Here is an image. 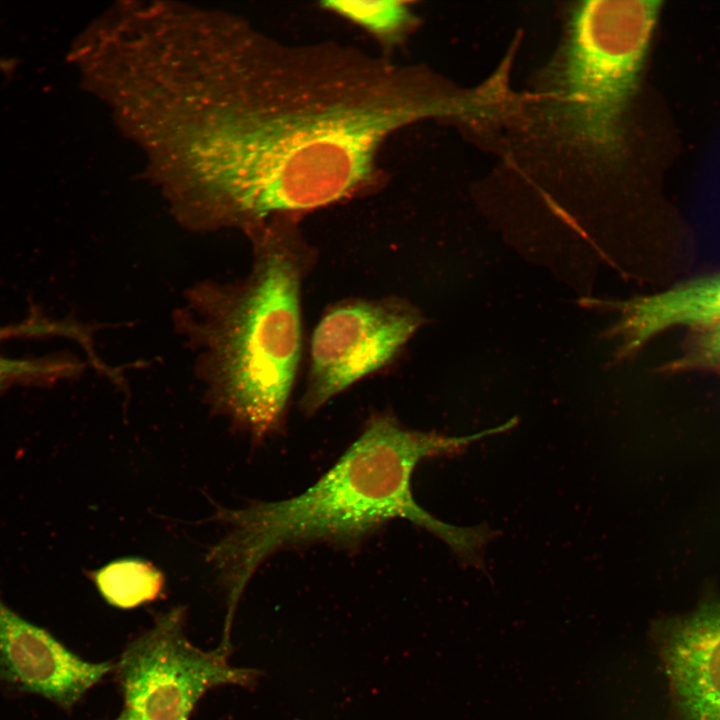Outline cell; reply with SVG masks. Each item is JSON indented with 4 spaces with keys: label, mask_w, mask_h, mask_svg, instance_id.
<instances>
[{
    "label": "cell",
    "mask_w": 720,
    "mask_h": 720,
    "mask_svg": "<svg viewBox=\"0 0 720 720\" xmlns=\"http://www.w3.org/2000/svg\"><path fill=\"white\" fill-rule=\"evenodd\" d=\"M61 336L78 341L82 347L90 342L89 329L71 320H53L33 311L22 322L0 326V342L18 337ZM79 370L74 360L59 356L10 358L0 354V390L12 385L50 384Z\"/></svg>",
    "instance_id": "cell-10"
},
{
    "label": "cell",
    "mask_w": 720,
    "mask_h": 720,
    "mask_svg": "<svg viewBox=\"0 0 720 720\" xmlns=\"http://www.w3.org/2000/svg\"><path fill=\"white\" fill-rule=\"evenodd\" d=\"M659 2H579L572 11L561 70L560 115L593 154L613 158Z\"/></svg>",
    "instance_id": "cell-4"
},
{
    "label": "cell",
    "mask_w": 720,
    "mask_h": 720,
    "mask_svg": "<svg viewBox=\"0 0 720 720\" xmlns=\"http://www.w3.org/2000/svg\"><path fill=\"white\" fill-rule=\"evenodd\" d=\"M252 238L248 275L193 290L185 321L202 349L212 410L256 444L285 424L302 352L301 286L314 256L291 220Z\"/></svg>",
    "instance_id": "cell-3"
},
{
    "label": "cell",
    "mask_w": 720,
    "mask_h": 720,
    "mask_svg": "<svg viewBox=\"0 0 720 720\" xmlns=\"http://www.w3.org/2000/svg\"><path fill=\"white\" fill-rule=\"evenodd\" d=\"M184 607L160 614L152 628L132 641L115 666L126 709L142 720H188L210 688L253 686L254 669L231 666L227 651H203L185 635Z\"/></svg>",
    "instance_id": "cell-5"
},
{
    "label": "cell",
    "mask_w": 720,
    "mask_h": 720,
    "mask_svg": "<svg viewBox=\"0 0 720 720\" xmlns=\"http://www.w3.org/2000/svg\"><path fill=\"white\" fill-rule=\"evenodd\" d=\"M115 720H142L140 717L135 715L134 713L130 712L129 710H125L118 718Z\"/></svg>",
    "instance_id": "cell-14"
},
{
    "label": "cell",
    "mask_w": 720,
    "mask_h": 720,
    "mask_svg": "<svg viewBox=\"0 0 720 720\" xmlns=\"http://www.w3.org/2000/svg\"><path fill=\"white\" fill-rule=\"evenodd\" d=\"M484 95L486 96V98H487V101H488V96H487L486 94H484ZM488 106H490V104H489V103H488ZM488 109H489V108H488ZM489 114H491V110H490V109H489V113H488V115H489Z\"/></svg>",
    "instance_id": "cell-16"
},
{
    "label": "cell",
    "mask_w": 720,
    "mask_h": 720,
    "mask_svg": "<svg viewBox=\"0 0 720 720\" xmlns=\"http://www.w3.org/2000/svg\"><path fill=\"white\" fill-rule=\"evenodd\" d=\"M504 432L499 425L465 436L404 427L396 417H371L337 462L303 493L240 509L218 507L214 519L227 532L208 552L227 591L233 617L243 590L260 564L291 546L326 542L352 547L393 519H405L440 540L466 565L485 573L484 549L497 535L486 523L455 526L422 508L412 475L422 461L455 455L470 444Z\"/></svg>",
    "instance_id": "cell-2"
},
{
    "label": "cell",
    "mask_w": 720,
    "mask_h": 720,
    "mask_svg": "<svg viewBox=\"0 0 720 720\" xmlns=\"http://www.w3.org/2000/svg\"><path fill=\"white\" fill-rule=\"evenodd\" d=\"M653 634L679 720H720V598L660 620Z\"/></svg>",
    "instance_id": "cell-7"
},
{
    "label": "cell",
    "mask_w": 720,
    "mask_h": 720,
    "mask_svg": "<svg viewBox=\"0 0 720 720\" xmlns=\"http://www.w3.org/2000/svg\"><path fill=\"white\" fill-rule=\"evenodd\" d=\"M115 665L85 661L0 598V681L70 709Z\"/></svg>",
    "instance_id": "cell-8"
},
{
    "label": "cell",
    "mask_w": 720,
    "mask_h": 720,
    "mask_svg": "<svg viewBox=\"0 0 720 720\" xmlns=\"http://www.w3.org/2000/svg\"><path fill=\"white\" fill-rule=\"evenodd\" d=\"M100 595L110 605L132 609L160 597L165 578L150 561L127 557L87 573Z\"/></svg>",
    "instance_id": "cell-11"
},
{
    "label": "cell",
    "mask_w": 720,
    "mask_h": 720,
    "mask_svg": "<svg viewBox=\"0 0 720 720\" xmlns=\"http://www.w3.org/2000/svg\"><path fill=\"white\" fill-rule=\"evenodd\" d=\"M14 67V62L11 60L0 59V70L4 72H10Z\"/></svg>",
    "instance_id": "cell-15"
},
{
    "label": "cell",
    "mask_w": 720,
    "mask_h": 720,
    "mask_svg": "<svg viewBox=\"0 0 720 720\" xmlns=\"http://www.w3.org/2000/svg\"><path fill=\"white\" fill-rule=\"evenodd\" d=\"M296 48L280 54L255 100L233 109L224 147L249 227L337 202L375 176L376 155L418 112L379 62Z\"/></svg>",
    "instance_id": "cell-1"
},
{
    "label": "cell",
    "mask_w": 720,
    "mask_h": 720,
    "mask_svg": "<svg viewBox=\"0 0 720 720\" xmlns=\"http://www.w3.org/2000/svg\"><path fill=\"white\" fill-rule=\"evenodd\" d=\"M322 7L358 24L377 38L393 41L408 30L413 21L409 3L399 0L324 1Z\"/></svg>",
    "instance_id": "cell-12"
},
{
    "label": "cell",
    "mask_w": 720,
    "mask_h": 720,
    "mask_svg": "<svg viewBox=\"0 0 720 720\" xmlns=\"http://www.w3.org/2000/svg\"><path fill=\"white\" fill-rule=\"evenodd\" d=\"M424 323L400 298L354 299L332 307L316 326L301 409L312 414L333 397L394 360Z\"/></svg>",
    "instance_id": "cell-6"
},
{
    "label": "cell",
    "mask_w": 720,
    "mask_h": 720,
    "mask_svg": "<svg viewBox=\"0 0 720 720\" xmlns=\"http://www.w3.org/2000/svg\"><path fill=\"white\" fill-rule=\"evenodd\" d=\"M591 308L616 310L620 317L604 333L617 339L615 360L634 356L652 338L675 327L696 328L720 320V271L678 282L654 294L623 301L583 299Z\"/></svg>",
    "instance_id": "cell-9"
},
{
    "label": "cell",
    "mask_w": 720,
    "mask_h": 720,
    "mask_svg": "<svg viewBox=\"0 0 720 720\" xmlns=\"http://www.w3.org/2000/svg\"><path fill=\"white\" fill-rule=\"evenodd\" d=\"M692 329L682 354L662 371L720 370V320Z\"/></svg>",
    "instance_id": "cell-13"
}]
</instances>
